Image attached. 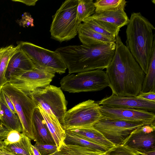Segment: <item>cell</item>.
Returning <instances> with one entry per match:
<instances>
[{"instance_id":"6da1fadb","label":"cell","mask_w":155,"mask_h":155,"mask_svg":"<svg viewBox=\"0 0 155 155\" xmlns=\"http://www.w3.org/2000/svg\"><path fill=\"white\" fill-rule=\"evenodd\" d=\"M115 43L114 55L106 68L109 87L114 95L136 97L141 91L145 74L119 35Z\"/></svg>"},{"instance_id":"7a4b0ae2","label":"cell","mask_w":155,"mask_h":155,"mask_svg":"<svg viewBox=\"0 0 155 155\" xmlns=\"http://www.w3.org/2000/svg\"><path fill=\"white\" fill-rule=\"evenodd\" d=\"M115 41L90 46L69 45L56 51L63 61L69 74L103 70L107 67L114 55Z\"/></svg>"},{"instance_id":"3957f363","label":"cell","mask_w":155,"mask_h":155,"mask_svg":"<svg viewBox=\"0 0 155 155\" xmlns=\"http://www.w3.org/2000/svg\"><path fill=\"white\" fill-rule=\"evenodd\" d=\"M153 25L140 12H133L126 30V46L146 74L155 42Z\"/></svg>"},{"instance_id":"277c9868","label":"cell","mask_w":155,"mask_h":155,"mask_svg":"<svg viewBox=\"0 0 155 155\" xmlns=\"http://www.w3.org/2000/svg\"><path fill=\"white\" fill-rule=\"evenodd\" d=\"M78 0H67L52 16L50 31L51 38L60 42L74 38L80 24L76 22Z\"/></svg>"},{"instance_id":"5b68a950","label":"cell","mask_w":155,"mask_h":155,"mask_svg":"<svg viewBox=\"0 0 155 155\" xmlns=\"http://www.w3.org/2000/svg\"><path fill=\"white\" fill-rule=\"evenodd\" d=\"M60 84L64 91L75 93L101 90L109 86V81L106 71L98 69L69 74L61 79Z\"/></svg>"},{"instance_id":"8992f818","label":"cell","mask_w":155,"mask_h":155,"mask_svg":"<svg viewBox=\"0 0 155 155\" xmlns=\"http://www.w3.org/2000/svg\"><path fill=\"white\" fill-rule=\"evenodd\" d=\"M12 102L20 120L22 133L34 140L33 116L37 105L31 97L13 86L8 82L2 88Z\"/></svg>"},{"instance_id":"52a82bcc","label":"cell","mask_w":155,"mask_h":155,"mask_svg":"<svg viewBox=\"0 0 155 155\" xmlns=\"http://www.w3.org/2000/svg\"><path fill=\"white\" fill-rule=\"evenodd\" d=\"M100 105L89 99L80 103L67 111L62 127L65 130L93 127L103 117Z\"/></svg>"},{"instance_id":"ba28073f","label":"cell","mask_w":155,"mask_h":155,"mask_svg":"<svg viewBox=\"0 0 155 155\" xmlns=\"http://www.w3.org/2000/svg\"><path fill=\"white\" fill-rule=\"evenodd\" d=\"M18 45L36 67L54 74L65 73L67 68L56 50L52 51L26 41L18 42Z\"/></svg>"},{"instance_id":"9c48e42d","label":"cell","mask_w":155,"mask_h":155,"mask_svg":"<svg viewBox=\"0 0 155 155\" xmlns=\"http://www.w3.org/2000/svg\"><path fill=\"white\" fill-rule=\"evenodd\" d=\"M29 95L37 106L49 114H53L62 126L67 102L61 87L49 85L35 90Z\"/></svg>"},{"instance_id":"30bf717a","label":"cell","mask_w":155,"mask_h":155,"mask_svg":"<svg viewBox=\"0 0 155 155\" xmlns=\"http://www.w3.org/2000/svg\"><path fill=\"white\" fill-rule=\"evenodd\" d=\"M55 74L35 67L30 71H18L10 75L8 82L29 95L35 90L49 85Z\"/></svg>"},{"instance_id":"8fae6325","label":"cell","mask_w":155,"mask_h":155,"mask_svg":"<svg viewBox=\"0 0 155 155\" xmlns=\"http://www.w3.org/2000/svg\"><path fill=\"white\" fill-rule=\"evenodd\" d=\"M149 123L107 119L104 116L93 127L115 145L123 144L132 132Z\"/></svg>"},{"instance_id":"7c38bea8","label":"cell","mask_w":155,"mask_h":155,"mask_svg":"<svg viewBox=\"0 0 155 155\" xmlns=\"http://www.w3.org/2000/svg\"><path fill=\"white\" fill-rule=\"evenodd\" d=\"M123 145L139 154L155 150V121L144 124L134 130Z\"/></svg>"},{"instance_id":"4fadbf2b","label":"cell","mask_w":155,"mask_h":155,"mask_svg":"<svg viewBox=\"0 0 155 155\" xmlns=\"http://www.w3.org/2000/svg\"><path fill=\"white\" fill-rule=\"evenodd\" d=\"M100 110L106 118L133 122L146 123L155 121L153 112L145 110L100 105Z\"/></svg>"},{"instance_id":"5bb4252c","label":"cell","mask_w":155,"mask_h":155,"mask_svg":"<svg viewBox=\"0 0 155 155\" xmlns=\"http://www.w3.org/2000/svg\"><path fill=\"white\" fill-rule=\"evenodd\" d=\"M88 17L95 21L116 37L118 35L120 28L127 25L129 21L123 9L95 13Z\"/></svg>"},{"instance_id":"9a60e30c","label":"cell","mask_w":155,"mask_h":155,"mask_svg":"<svg viewBox=\"0 0 155 155\" xmlns=\"http://www.w3.org/2000/svg\"><path fill=\"white\" fill-rule=\"evenodd\" d=\"M104 106L142 109L154 113L155 102L139 98L136 97L117 96L112 94L97 103Z\"/></svg>"},{"instance_id":"2e32d148","label":"cell","mask_w":155,"mask_h":155,"mask_svg":"<svg viewBox=\"0 0 155 155\" xmlns=\"http://www.w3.org/2000/svg\"><path fill=\"white\" fill-rule=\"evenodd\" d=\"M32 121L34 141L42 144L56 145L38 107L34 110Z\"/></svg>"},{"instance_id":"e0dca14e","label":"cell","mask_w":155,"mask_h":155,"mask_svg":"<svg viewBox=\"0 0 155 155\" xmlns=\"http://www.w3.org/2000/svg\"><path fill=\"white\" fill-rule=\"evenodd\" d=\"M35 67L31 60L19 47L9 60L6 71V78L8 80L10 75L15 71L31 70Z\"/></svg>"},{"instance_id":"ac0fdd59","label":"cell","mask_w":155,"mask_h":155,"mask_svg":"<svg viewBox=\"0 0 155 155\" xmlns=\"http://www.w3.org/2000/svg\"><path fill=\"white\" fill-rule=\"evenodd\" d=\"M37 107L43 117L58 149L64 142L65 138V130L58 118L53 114H50L46 112L39 106H37Z\"/></svg>"},{"instance_id":"d6986e66","label":"cell","mask_w":155,"mask_h":155,"mask_svg":"<svg viewBox=\"0 0 155 155\" xmlns=\"http://www.w3.org/2000/svg\"><path fill=\"white\" fill-rule=\"evenodd\" d=\"M78 34L82 44L87 45L107 44L115 41L96 32L84 23L80 24Z\"/></svg>"},{"instance_id":"ffe728a7","label":"cell","mask_w":155,"mask_h":155,"mask_svg":"<svg viewBox=\"0 0 155 155\" xmlns=\"http://www.w3.org/2000/svg\"><path fill=\"white\" fill-rule=\"evenodd\" d=\"M76 135L93 143L110 149L115 145L93 127L69 130Z\"/></svg>"},{"instance_id":"44dd1931","label":"cell","mask_w":155,"mask_h":155,"mask_svg":"<svg viewBox=\"0 0 155 155\" xmlns=\"http://www.w3.org/2000/svg\"><path fill=\"white\" fill-rule=\"evenodd\" d=\"M106 152L95 151L77 145L66 144L63 142L57 151L50 155H105Z\"/></svg>"},{"instance_id":"7402d4cb","label":"cell","mask_w":155,"mask_h":155,"mask_svg":"<svg viewBox=\"0 0 155 155\" xmlns=\"http://www.w3.org/2000/svg\"><path fill=\"white\" fill-rule=\"evenodd\" d=\"M0 104L2 112V125L9 130H16L22 132V129L19 118L0 98Z\"/></svg>"},{"instance_id":"603a6c76","label":"cell","mask_w":155,"mask_h":155,"mask_svg":"<svg viewBox=\"0 0 155 155\" xmlns=\"http://www.w3.org/2000/svg\"><path fill=\"white\" fill-rule=\"evenodd\" d=\"M19 48L18 45L16 46L10 45L0 48V91L2 86L8 82L6 73L9 60Z\"/></svg>"},{"instance_id":"cb8c5ba5","label":"cell","mask_w":155,"mask_h":155,"mask_svg":"<svg viewBox=\"0 0 155 155\" xmlns=\"http://www.w3.org/2000/svg\"><path fill=\"white\" fill-rule=\"evenodd\" d=\"M66 137L64 141L66 144L77 145L93 150L106 152L109 149L106 147L93 143L76 135L69 130H65Z\"/></svg>"},{"instance_id":"d4e9b609","label":"cell","mask_w":155,"mask_h":155,"mask_svg":"<svg viewBox=\"0 0 155 155\" xmlns=\"http://www.w3.org/2000/svg\"><path fill=\"white\" fill-rule=\"evenodd\" d=\"M141 91L155 92V42L153 44L148 68L143 81Z\"/></svg>"},{"instance_id":"484cf974","label":"cell","mask_w":155,"mask_h":155,"mask_svg":"<svg viewBox=\"0 0 155 155\" xmlns=\"http://www.w3.org/2000/svg\"><path fill=\"white\" fill-rule=\"evenodd\" d=\"M31 139L22 133L18 142L7 145L5 149L15 155H33Z\"/></svg>"},{"instance_id":"4316f807","label":"cell","mask_w":155,"mask_h":155,"mask_svg":"<svg viewBox=\"0 0 155 155\" xmlns=\"http://www.w3.org/2000/svg\"><path fill=\"white\" fill-rule=\"evenodd\" d=\"M126 3L125 0H97L94 2L95 13L124 10Z\"/></svg>"},{"instance_id":"83f0119b","label":"cell","mask_w":155,"mask_h":155,"mask_svg":"<svg viewBox=\"0 0 155 155\" xmlns=\"http://www.w3.org/2000/svg\"><path fill=\"white\" fill-rule=\"evenodd\" d=\"M95 9L93 0H78L77 10V23L80 24L85 19L94 14Z\"/></svg>"},{"instance_id":"f1b7e54d","label":"cell","mask_w":155,"mask_h":155,"mask_svg":"<svg viewBox=\"0 0 155 155\" xmlns=\"http://www.w3.org/2000/svg\"><path fill=\"white\" fill-rule=\"evenodd\" d=\"M83 22L96 32L116 41V37L97 23L94 20L87 17Z\"/></svg>"},{"instance_id":"f546056e","label":"cell","mask_w":155,"mask_h":155,"mask_svg":"<svg viewBox=\"0 0 155 155\" xmlns=\"http://www.w3.org/2000/svg\"><path fill=\"white\" fill-rule=\"evenodd\" d=\"M137 152L123 145H115L109 149L105 155H140Z\"/></svg>"},{"instance_id":"4dcf8cb0","label":"cell","mask_w":155,"mask_h":155,"mask_svg":"<svg viewBox=\"0 0 155 155\" xmlns=\"http://www.w3.org/2000/svg\"><path fill=\"white\" fill-rule=\"evenodd\" d=\"M21 136L22 133L19 131L16 130H11L9 131L2 141L6 146L8 145L18 142L20 140Z\"/></svg>"},{"instance_id":"1f68e13d","label":"cell","mask_w":155,"mask_h":155,"mask_svg":"<svg viewBox=\"0 0 155 155\" xmlns=\"http://www.w3.org/2000/svg\"><path fill=\"white\" fill-rule=\"evenodd\" d=\"M38 150L41 155H50L57 151L56 145L44 144L36 142L34 145Z\"/></svg>"},{"instance_id":"d6a6232c","label":"cell","mask_w":155,"mask_h":155,"mask_svg":"<svg viewBox=\"0 0 155 155\" xmlns=\"http://www.w3.org/2000/svg\"><path fill=\"white\" fill-rule=\"evenodd\" d=\"M0 98L13 112L17 114L12 102L2 89L0 91Z\"/></svg>"},{"instance_id":"836d02e7","label":"cell","mask_w":155,"mask_h":155,"mask_svg":"<svg viewBox=\"0 0 155 155\" xmlns=\"http://www.w3.org/2000/svg\"><path fill=\"white\" fill-rule=\"evenodd\" d=\"M136 97L145 100L155 102V92H143L141 91Z\"/></svg>"},{"instance_id":"e575fe53","label":"cell","mask_w":155,"mask_h":155,"mask_svg":"<svg viewBox=\"0 0 155 155\" xmlns=\"http://www.w3.org/2000/svg\"><path fill=\"white\" fill-rule=\"evenodd\" d=\"M9 131L4 126H0V140L2 141Z\"/></svg>"},{"instance_id":"d590c367","label":"cell","mask_w":155,"mask_h":155,"mask_svg":"<svg viewBox=\"0 0 155 155\" xmlns=\"http://www.w3.org/2000/svg\"><path fill=\"white\" fill-rule=\"evenodd\" d=\"M38 0H12L13 1L23 3L28 6H34L35 5Z\"/></svg>"},{"instance_id":"8d00e7d4","label":"cell","mask_w":155,"mask_h":155,"mask_svg":"<svg viewBox=\"0 0 155 155\" xmlns=\"http://www.w3.org/2000/svg\"><path fill=\"white\" fill-rule=\"evenodd\" d=\"M32 150L33 155H41L38 150L34 145H32Z\"/></svg>"},{"instance_id":"74e56055","label":"cell","mask_w":155,"mask_h":155,"mask_svg":"<svg viewBox=\"0 0 155 155\" xmlns=\"http://www.w3.org/2000/svg\"><path fill=\"white\" fill-rule=\"evenodd\" d=\"M140 154L142 155H155V150L141 153Z\"/></svg>"},{"instance_id":"f35d334b","label":"cell","mask_w":155,"mask_h":155,"mask_svg":"<svg viewBox=\"0 0 155 155\" xmlns=\"http://www.w3.org/2000/svg\"><path fill=\"white\" fill-rule=\"evenodd\" d=\"M5 145L3 141L0 140V148L5 149Z\"/></svg>"},{"instance_id":"ab89813d","label":"cell","mask_w":155,"mask_h":155,"mask_svg":"<svg viewBox=\"0 0 155 155\" xmlns=\"http://www.w3.org/2000/svg\"><path fill=\"white\" fill-rule=\"evenodd\" d=\"M2 110L1 109V105L0 104V120L1 121L2 120Z\"/></svg>"},{"instance_id":"60d3db41","label":"cell","mask_w":155,"mask_h":155,"mask_svg":"<svg viewBox=\"0 0 155 155\" xmlns=\"http://www.w3.org/2000/svg\"><path fill=\"white\" fill-rule=\"evenodd\" d=\"M2 126V124H1V121L0 120V126Z\"/></svg>"},{"instance_id":"b9f144b4","label":"cell","mask_w":155,"mask_h":155,"mask_svg":"<svg viewBox=\"0 0 155 155\" xmlns=\"http://www.w3.org/2000/svg\"><path fill=\"white\" fill-rule=\"evenodd\" d=\"M0 155H4L0 153Z\"/></svg>"}]
</instances>
